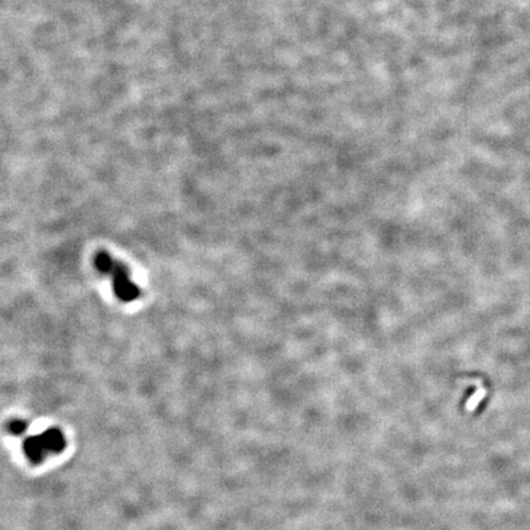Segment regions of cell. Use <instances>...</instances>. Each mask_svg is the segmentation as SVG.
Wrapping results in <instances>:
<instances>
[{
    "instance_id": "obj_2",
    "label": "cell",
    "mask_w": 530,
    "mask_h": 530,
    "mask_svg": "<svg viewBox=\"0 0 530 530\" xmlns=\"http://www.w3.org/2000/svg\"><path fill=\"white\" fill-rule=\"evenodd\" d=\"M62 445L63 438L60 436V432L47 431L34 440H29L26 452L29 453L31 459L39 461L48 452L60 451Z\"/></svg>"
},
{
    "instance_id": "obj_1",
    "label": "cell",
    "mask_w": 530,
    "mask_h": 530,
    "mask_svg": "<svg viewBox=\"0 0 530 530\" xmlns=\"http://www.w3.org/2000/svg\"><path fill=\"white\" fill-rule=\"evenodd\" d=\"M94 265L97 272L111 279L114 295L122 302L139 300L141 290L130 277L128 267L124 263L119 262L106 251H99L95 256Z\"/></svg>"
}]
</instances>
